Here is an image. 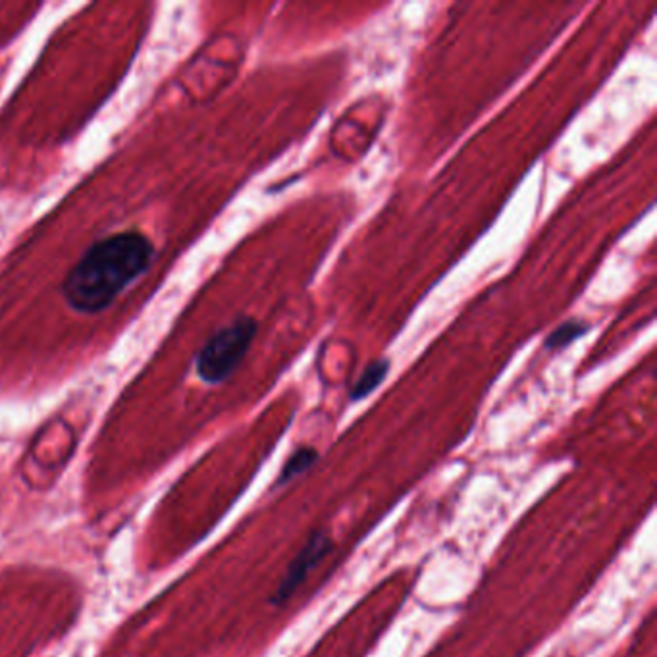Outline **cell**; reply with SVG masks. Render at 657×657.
Instances as JSON below:
<instances>
[{
  "instance_id": "cell-1",
  "label": "cell",
  "mask_w": 657,
  "mask_h": 657,
  "mask_svg": "<svg viewBox=\"0 0 657 657\" xmlns=\"http://www.w3.org/2000/svg\"><path fill=\"white\" fill-rule=\"evenodd\" d=\"M155 261V245L141 232H118L93 243L62 284L70 309L99 315L145 276Z\"/></svg>"
},
{
  "instance_id": "cell-2",
  "label": "cell",
  "mask_w": 657,
  "mask_h": 657,
  "mask_svg": "<svg viewBox=\"0 0 657 657\" xmlns=\"http://www.w3.org/2000/svg\"><path fill=\"white\" fill-rule=\"evenodd\" d=\"M255 334L257 322L247 316H241L218 330L197 355L195 368L199 378L207 384H222L228 380L245 359Z\"/></svg>"
},
{
  "instance_id": "cell-3",
  "label": "cell",
  "mask_w": 657,
  "mask_h": 657,
  "mask_svg": "<svg viewBox=\"0 0 657 657\" xmlns=\"http://www.w3.org/2000/svg\"><path fill=\"white\" fill-rule=\"evenodd\" d=\"M330 550H332L330 536L326 532H313L307 544L303 546V550L291 561L288 575L284 577L274 594V604H284L288 598H291L293 592L301 586V582L309 577V573L330 553Z\"/></svg>"
},
{
  "instance_id": "cell-4",
  "label": "cell",
  "mask_w": 657,
  "mask_h": 657,
  "mask_svg": "<svg viewBox=\"0 0 657 657\" xmlns=\"http://www.w3.org/2000/svg\"><path fill=\"white\" fill-rule=\"evenodd\" d=\"M388 370H390V361L388 359H380V361H374L372 365H368L367 370L361 374V378L355 382V386L349 394L351 401H359V399L372 394L386 380Z\"/></svg>"
},
{
  "instance_id": "cell-5",
  "label": "cell",
  "mask_w": 657,
  "mask_h": 657,
  "mask_svg": "<svg viewBox=\"0 0 657 657\" xmlns=\"http://www.w3.org/2000/svg\"><path fill=\"white\" fill-rule=\"evenodd\" d=\"M590 330V326L582 320H569L563 322L561 326H557L552 334L546 338V347L552 351H559L563 347H569L571 343L577 342L582 338L586 332Z\"/></svg>"
},
{
  "instance_id": "cell-6",
  "label": "cell",
  "mask_w": 657,
  "mask_h": 657,
  "mask_svg": "<svg viewBox=\"0 0 657 657\" xmlns=\"http://www.w3.org/2000/svg\"><path fill=\"white\" fill-rule=\"evenodd\" d=\"M318 459V453L313 447H301L297 449L288 463L284 465V471H282V476H280V484L284 482H290L295 476H299L301 473H305L307 469H311L315 465V461Z\"/></svg>"
}]
</instances>
